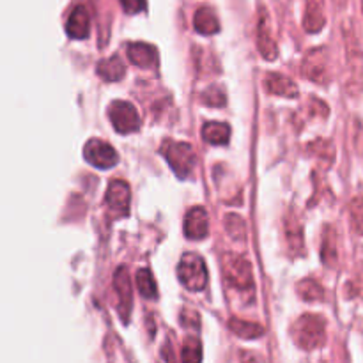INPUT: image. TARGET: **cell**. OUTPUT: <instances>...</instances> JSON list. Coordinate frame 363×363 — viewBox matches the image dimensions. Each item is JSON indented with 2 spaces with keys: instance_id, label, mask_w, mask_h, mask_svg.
<instances>
[{
  "instance_id": "obj_1",
  "label": "cell",
  "mask_w": 363,
  "mask_h": 363,
  "mask_svg": "<svg viewBox=\"0 0 363 363\" xmlns=\"http://www.w3.org/2000/svg\"><path fill=\"white\" fill-rule=\"evenodd\" d=\"M294 342L305 351L319 350L326 344V319L319 314H305L293 328Z\"/></svg>"
},
{
  "instance_id": "obj_2",
  "label": "cell",
  "mask_w": 363,
  "mask_h": 363,
  "mask_svg": "<svg viewBox=\"0 0 363 363\" xmlns=\"http://www.w3.org/2000/svg\"><path fill=\"white\" fill-rule=\"evenodd\" d=\"M346 62L347 92L351 96H360L363 92V50L353 30H346Z\"/></svg>"
},
{
  "instance_id": "obj_3",
  "label": "cell",
  "mask_w": 363,
  "mask_h": 363,
  "mask_svg": "<svg viewBox=\"0 0 363 363\" xmlns=\"http://www.w3.org/2000/svg\"><path fill=\"white\" fill-rule=\"evenodd\" d=\"M162 155L169 162L170 169L176 172L177 177L186 179L194 170L197 156H195L194 147L186 142H176V140H167L162 145Z\"/></svg>"
},
{
  "instance_id": "obj_4",
  "label": "cell",
  "mask_w": 363,
  "mask_h": 363,
  "mask_svg": "<svg viewBox=\"0 0 363 363\" xmlns=\"http://www.w3.org/2000/svg\"><path fill=\"white\" fill-rule=\"evenodd\" d=\"M177 275L183 286L190 291H202L208 286V269L204 261L197 254H184L177 266Z\"/></svg>"
},
{
  "instance_id": "obj_5",
  "label": "cell",
  "mask_w": 363,
  "mask_h": 363,
  "mask_svg": "<svg viewBox=\"0 0 363 363\" xmlns=\"http://www.w3.org/2000/svg\"><path fill=\"white\" fill-rule=\"evenodd\" d=\"M223 275L229 286L240 291L254 289V275L250 262L240 255H227L223 262Z\"/></svg>"
},
{
  "instance_id": "obj_6",
  "label": "cell",
  "mask_w": 363,
  "mask_h": 363,
  "mask_svg": "<svg viewBox=\"0 0 363 363\" xmlns=\"http://www.w3.org/2000/svg\"><path fill=\"white\" fill-rule=\"evenodd\" d=\"M108 117L119 133H133L140 126L137 108L128 101H113L108 108Z\"/></svg>"
},
{
  "instance_id": "obj_7",
  "label": "cell",
  "mask_w": 363,
  "mask_h": 363,
  "mask_svg": "<svg viewBox=\"0 0 363 363\" xmlns=\"http://www.w3.org/2000/svg\"><path fill=\"white\" fill-rule=\"evenodd\" d=\"M303 74L315 84H328L330 80V62L328 52L325 48H315L305 57Z\"/></svg>"
},
{
  "instance_id": "obj_8",
  "label": "cell",
  "mask_w": 363,
  "mask_h": 363,
  "mask_svg": "<svg viewBox=\"0 0 363 363\" xmlns=\"http://www.w3.org/2000/svg\"><path fill=\"white\" fill-rule=\"evenodd\" d=\"M84 156L91 165L98 167V169H110V167H113L119 162L116 149L110 144H106V142L99 140V138L87 142L84 149Z\"/></svg>"
},
{
  "instance_id": "obj_9",
  "label": "cell",
  "mask_w": 363,
  "mask_h": 363,
  "mask_svg": "<svg viewBox=\"0 0 363 363\" xmlns=\"http://www.w3.org/2000/svg\"><path fill=\"white\" fill-rule=\"evenodd\" d=\"M130 201H131V191L128 183L124 181L116 179L110 183L108 190H106V206L110 211L117 216H124L130 211Z\"/></svg>"
},
{
  "instance_id": "obj_10",
  "label": "cell",
  "mask_w": 363,
  "mask_h": 363,
  "mask_svg": "<svg viewBox=\"0 0 363 363\" xmlns=\"http://www.w3.org/2000/svg\"><path fill=\"white\" fill-rule=\"evenodd\" d=\"M113 287L119 296V314L124 321L130 319L131 308H133V293H131V282L128 272L124 268L117 269L116 277H113Z\"/></svg>"
},
{
  "instance_id": "obj_11",
  "label": "cell",
  "mask_w": 363,
  "mask_h": 363,
  "mask_svg": "<svg viewBox=\"0 0 363 363\" xmlns=\"http://www.w3.org/2000/svg\"><path fill=\"white\" fill-rule=\"evenodd\" d=\"M326 25L325 14V0H305V14L303 27L305 30L315 34L321 32Z\"/></svg>"
},
{
  "instance_id": "obj_12",
  "label": "cell",
  "mask_w": 363,
  "mask_h": 363,
  "mask_svg": "<svg viewBox=\"0 0 363 363\" xmlns=\"http://www.w3.org/2000/svg\"><path fill=\"white\" fill-rule=\"evenodd\" d=\"M209 230L208 213L202 208H194L184 218V234L190 240H204Z\"/></svg>"
},
{
  "instance_id": "obj_13",
  "label": "cell",
  "mask_w": 363,
  "mask_h": 363,
  "mask_svg": "<svg viewBox=\"0 0 363 363\" xmlns=\"http://www.w3.org/2000/svg\"><path fill=\"white\" fill-rule=\"evenodd\" d=\"M66 32L73 39H85L91 32V16L84 6H78L67 20Z\"/></svg>"
},
{
  "instance_id": "obj_14",
  "label": "cell",
  "mask_w": 363,
  "mask_h": 363,
  "mask_svg": "<svg viewBox=\"0 0 363 363\" xmlns=\"http://www.w3.org/2000/svg\"><path fill=\"white\" fill-rule=\"evenodd\" d=\"M264 87L275 96H286V98H296L298 96V85L291 78L280 73H269L264 80Z\"/></svg>"
},
{
  "instance_id": "obj_15",
  "label": "cell",
  "mask_w": 363,
  "mask_h": 363,
  "mask_svg": "<svg viewBox=\"0 0 363 363\" xmlns=\"http://www.w3.org/2000/svg\"><path fill=\"white\" fill-rule=\"evenodd\" d=\"M259 50L264 59L273 60L277 57V43L272 35V28H269L268 14H261V21H259V39H257Z\"/></svg>"
},
{
  "instance_id": "obj_16",
  "label": "cell",
  "mask_w": 363,
  "mask_h": 363,
  "mask_svg": "<svg viewBox=\"0 0 363 363\" xmlns=\"http://www.w3.org/2000/svg\"><path fill=\"white\" fill-rule=\"evenodd\" d=\"M128 57L135 66L152 67L156 64V50L145 43H133L128 46Z\"/></svg>"
},
{
  "instance_id": "obj_17",
  "label": "cell",
  "mask_w": 363,
  "mask_h": 363,
  "mask_svg": "<svg viewBox=\"0 0 363 363\" xmlns=\"http://www.w3.org/2000/svg\"><path fill=\"white\" fill-rule=\"evenodd\" d=\"M194 25L197 28V32L206 35L216 34L220 30L218 16H216L211 7H201V9H197V13L194 16Z\"/></svg>"
},
{
  "instance_id": "obj_18",
  "label": "cell",
  "mask_w": 363,
  "mask_h": 363,
  "mask_svg": "<svg viewBox=\"0 0 363 363\" xmlns=\"http://www.w3.org/2000/svg\"><path fill=\"white\" fill-rule=\"evenodd\" d=\"M202 137L208 144L223 145L230 138V126L225 123H218V121H211L202 128Z\"/></svg>"
},
{
  "instance_id": "obj_19",
  "label": "cell",
  "mask_w": 363,
  "mask_h": 363,
  "mask_svg": "<svg viewBox=\"0 0 363 363\" xmlns=\"http://www.w3.org/2000/svg\"><path fill=\"white\" fill-rule=\"evenodd\" d=\"M321 259L328 268H333L339 261V250H337V233L333 227H326L321 245Z\"/></svg>"
},
{
  "instance_id": "obj_20",
  "label": "cell",
  "mask_w": 363,
  "mask_h": 363,
  "mask_svg": "<svg viewBox=\"0 0 363 363\" xmlns=\"http://www.w3.org/2000/svg\"><path fill=\"white\" fill-rule=\"evenodd\" d=\"M99 77L105 78L106 82H117L124 77L126 73V67H124L123 60L119 57H112V59H105L99 62L98 66Z\"/></svg>"
},
{
  "instance_id": "obj_21",
  "label": "cell",
  "mask_w": 363,
  "mask_h": 363,
  "mask_svg": "<svg viewBox=\"0 0 363 363\" xmlns=\"http://www.w3.org/2000/svg\"><path fill=\"white\" fill-rule=\"evenodd\" d=\"M229 328L236 333L238 337L241 339H257L264 333V328L257 323H252V321H245V319H236L233 318L229 323Z\"/></svg>"
},
{
  "instance_id": "obj_22",
  "label": "cell",
  "mask_w": 363,
  "mask_h": 363,
  "mask_svg": "<svg viewBox=\"0 0 363 363\" xmlns=\"http://www.w3.org/2000/svg\"><path fill=\"white\" fill-rule=\"evenodd\" d=\"M298 294L305 301H321L325 298V289L321 284L314 279H307L298 284Z\"/></svg>"
},
{
  "instance_id": "obj_23",
  "label": "cell",
  "mask_w": 363,
  "mask_h": 363,
  "mask_svg": "<svg viewBox=\"0 0 363 363\" xmlns=\"http://www.w3.org/2000/svg\"><path fill=\"white\" fill-rule=\"evenodd\" d=\"M137 287H138V293L142 294L144 298H156L158 296V289H156V282L152 279L151 272L149 269H140L137 273Z\"/></svg>"
},
{
  "instance_id": "obj_24",
  "label": "cell",
  "mask_w": 363,
  "mask_h": 363,
  "mask_svg": "<svg viewBox=\"0 0 363 363\" xmlns=\"http://www.w3.org/2000/svg\"><path fill=\"white\" fill-rule=\"evenodd\" d=\"M181 360L183 362H201L202 360V346L201 340L195 337H188L181 350Z\"/></svg>"
},
{
  "instance_id": "obj_25",
  "label": "cell",
  "mask_w": 363,
  "mask_h": 363,
  "mask_svg": "<svg viewBox=\"0 0 363 363\" xmlns=\"http://www.w3.org/2000/svg\"><path fill=\"white\" fill-rule=\"evenodd\" d=\"M351 229L358 236H363V199H353L350 204Z\"/></svg>"
},
{
  "instance_id": "obj_26",
  "label": "cell",
  "mask_w": 363,
  "mask_h": 363,
  "mask_svg": "<svg viewBox=\"0 0 363 363\" xmlns=\"http://www.w3.org/2000/svg\"><path fill=\"white\" fill-rule=\"evenodd\" d=\"M225 227L227 233L234 238V240H245V234H247V229H245V222L238 215H227L225 216Z\"/></svg>"
},
{
  "instance_id": "obj_27",
  "label": "cell",
  "mask_w": 363,
  "mask_h": 363,
  "mask_svg": "<svg viewBox=\"0 0 363 363\" xmlns=\"http://www.w3.org/2000/svg\"><path fill=\"white\" fill-rule=\"evenodd\" d=\"M287 240H289L291 250H294L296 254H301V250H303V233H301L298 223H294V230H287Z\"/></svg>"
},
{
  "instance_id": "obj_28",
  "label": "cell",
  "mask_w": 363,
  "mask_h": 363,
  "mask_svg": "<svg viewBox=\"0 0 363 363\" xmlns=\"http://www.w3.org/2000/svg\"><path fill=\"white\" fill-rule=\"evenodd\" d=\"M202 101L208 103V105H211V106H222L223 103H225V96H223V92L220 91L218 87H211L208 92H206V96L202 98Z\"/></svg>"
},
{
  "instance_id": "obj_29",
  "label": "cell",
  "mask_w": 363,
  "mask_h": 363,
  "mask_svg": "<svg viewBox=\"0 0 363 363\" xmlns=\"http://www.w3.org/2000/svg\"><path fill=\"white\" fill-rule=\"evenodd\" d=\"M121 4H123V7L126 13L135 14V13H140V11L145 9V4H147V0H121Z\"/></svg>"
},
{
  "instance_id": "obj_30",
  "label": "cell",
  "mask_w": 363,
  "mask_h": 363,
  "mask_svg": "<svg viewBox=\"0 0 363 363\" xmlns=\"http://www.w3.org/2000/svg\"><path fill=\"white\" fill-rule=\"evenodd\" d=\"M353 142H354V149H357V152L363 158V124L360 123V121H357V123H354Z\"/></svg>"
},
{
  "instance_id": "obj_31",
  "label": "cell",
  "mask_w": 363,
  "mask_h": 363,
  "mask_svg": "<svg viewBox=\"0 0 363 363\" xmlns=\"http://www.w3.org/2000/svg\"><path fill=\"white\" fill-rule=\"evenodd\" d=\"M197 319H199L197 312L183 311V314H181V321H183L184 326H199Z\"/></svg>"
},
{
  "instance_id": "obj_32",
  "label": "cell",
  "mask_w": 363,
  "mask_h": 363,
  "mask_svg": "<svg viewBox=\"0 0 363 363\" xmlns=\"http://www.w3.org/2000/svg\"><path fill=\"white\" fill-rule=\"evenodd\" d=\"M362 13H363V0H362Z\"/></svg>"
}]
</instances>
